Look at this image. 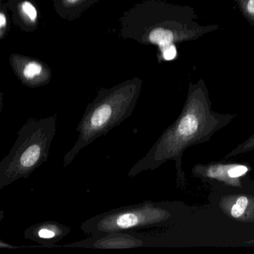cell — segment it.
I'll return each mask as SVG.
<instances>
[{"mask_svg":"<svg viewBox=\"0 0 254 254\" xmlns=\"http://www.w3.org/2000/svg\"><path fill=\"white\" fill-rule=\"evenodd\" d=\"M238 2L247 18L254 24V0H239Z\"/></svg>","mask_w":254,"mask_h":254,"instance_id":"cell-9","label":"cell"},{"mask_svg":"<svg viewBox=\"0 0 254 254\" xmlns=\"http://www.w3.org/2000/svg\"><path fill=\"white\" fill-rule=\"evenodd\" d=\"M57 127V115L28 119L8 155L0 162V190L28 178L49 160Z\"/></svg>","mask_w":254,"mask_h":254,"instance_id":"cell-3","label":"cell"},{"mask_svg":"<svg viewBox=\"0 0 254 254\" xmlns=\"http://www.w3.org/2000/svg\"><path fill=\"white\" fill-rule=\"evenodd\" d=\"M135 104V96L111 95L89 105L76 127L78 139L64 157V167L69 166L81 150L129 118Z\"/></svg>","mask_w":254,"mask_h":254,"instance_id":"cell-4","label":"cell"},{"mask_svg":"<svg viewBox=\"0 0 254 254\" xmlns=\"http://www.w3.org/2000/svg\"><path fill=\"white\" fill-rule=\"evenodd\" d=\"M23 9L32 21L35 20L37 18V11L32 3L29 2H25L23 4Z\"/></svg>","mask_w":254,"mask_h":254,"instance_id":"cell-12","label":"cell"},{"mask_svg":"<svg viewBox=\"0 0 254 254\" xmlns=\"http://www.w3.org/2000/svg\"><path fill=\"white\" fill-rule=\"evenodd\" d=\"M56 248H82L93 249H130L147 248L146 243L142 239L135 237L130 233H108L102 236H90L87 239L63 245H56Z\"/></svg>","mask_w":254,"mask_h":254,"instance_id":"cell-6","label":"cell"},{"mask_svg":"<svg viewBox=\"0 0 254 254\" xmlns=\"http://www.w3.org/2000/svg\"><path fill=\"white\" fill-rule=\"evenodd\" d=\"M249 197L245 195L237 196L232 203L230 209V215L233 218L239 219L246 214L250 206Z\"/></svg>","mask_w":254,"mask_h":254,"instance_id":"cell-8","label":"cell"},{"mask_svg":"<svg viewBox=\"0 0 254 254\" xmlns=\"http://www.w3.org/2000/svg\"><path fill=\"white\" fill-rule=\"evenodd\" d=\"M6 23V17L4 15L3 13L0 14V26L1 27H4Z\"/></svg>","mask_w":254,"mask_h":254,"instance_id":"cell-13","label":"cell"},{"mask_svg":"<svg viewBox=\"0 0 254 254\" xmlns=\"http://www.w3.org/2000/svg\"><path fill=\"white\" fill-rule=\"evenodd\" d=\"M254 149V134L251 136L250 139H248L246 142L242 143V145L238 146L237 148H235L233 151H232L225 158L229 157H233V156L238 155V154H244V153L248 152V151H251Z\"/></svg>","mask_w":254,"mask_h":254,"instance_id":"cell-10","label":"cell"},{"mask_svg":"<svg viewBox=\"0 0 254 254\" xmlns=\"http://www.w3.org/2000/svg\"><path fill=\"white\" fill-rule=\"evenodd\" d=\"M71 228L55 221H41L30 226L23 235L27 240L36 242L42 248H56L57 243L64 239Z\"/></svg>","mask_w":254,"mask_h":254,"instance_id":"cell-7","label":"cell"},{"mask_svg":"<svg viewBox=\"0 0 254 254\" xmlns=\"http://www.w3.org/2000/svg\"><path fill=\"white\" fill-rule=\"evenodd\" d=\"M249 172L246 165L238 163H213L198 165L193 168L192 172L195 176L206 182L222 183L227 186L242 188V178Z\"/></svg>","mask_w":254,"mask_h":254,"instance_id":"cell-5","label":"cell"},{"mask_svg":"<svg viewBox=\"0 0 254 254\" xmlns=\"http://www.w3.org/2000/svg\"><path fill=\"white\" fill-rule=\"evenodd\" d=\"M42 66L36 62H32L26 65L23 70V75L27 79H32L37 75L41 74Z\"/></svg>","mask_w":254,"mask_h":254,"instance_id":"cell-11","label":"cell"},{"mask_svg":"<svg viewBox=\"0 0 254 254\" xmlns=\"http://www.w3.org/2000/svg\"><path fill=\"white\" fill-rule=\"evenodd\" d=\"M235 116L218 114L211 109L210 101L203 83L190 85L184 109L176 121L156 141L146 154L127 173L133 178L145 171H154L172 160L176 163L177 183H186L182 170V156L191 145L207 142L211 136L230 123Z\"/></svg>","mask_w":254,"mask_h":254,"instance_id":"cell-1","label":"cell"},{"mask_svg":"<svg viewBox=\"0 0 254 254\" xmlns=\"http://www.w3.org/2000/svg\"><path fill=\"white\" fill-rule=\"evenodd\" d=\"M175 221L173 203L145 200L95 215L84 221L80 228L88 236L117 232L130 233L143 240L147 247H154L158 244L155 229L172 225Z\"/></svg>","mask_w":254,"mask_h":254,"instance_id":"cell-2","label":"cell"}]
</instances>
